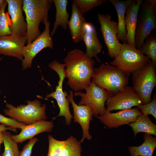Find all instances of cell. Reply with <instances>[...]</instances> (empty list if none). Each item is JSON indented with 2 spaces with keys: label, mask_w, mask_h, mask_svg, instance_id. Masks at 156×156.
<instances>
[{
  "label": "cell",
  "mask_w": 156,
  "mask_h": 156,
  "mask_svg": "<svg viewBox=\"0 0 156 156\" xmlns=\"http://www.w3.org/2000/svg\"><path fill=\"white\" fill-rule=\"evenodd\" d=\"M53 0H23V9L27 25L25 36L29 44L40 35L39 25L49 20L48 12Z\"/></svg>",
  "instance_id": "7a4b0ae2"
},
{
  "label": "cell",
  "mask_w": 156,
  "mask_h": 156,
  "mask_svg": "<svg viewBox=\"0 0 156 156\" xmlns=\"http://www.w3.org/2000/svg\"><path fill=\"white\" fill-rule=\"evenodd\" d=\"M132 0H108L113 5L116 11L118 18L117 38L122 43H127V32L125 25L126 10Z\"/></svg>",
  "instance_id": "7402d4cb"
},
{
  "label": "cell",
  "mask_w": 156,
  "mask_h": 156,
  "mask_svg": "<svg viewBox=\"0 0 156 156\" xmlns=\"http://www.w3.org/2000/svg\"><path fill=\"white\" fill-rule=\"evenodd\" d=\"M53 1L55 8L56 13L53 29L50 34L51 37L59 26L64 30L67 29L69 16L67 10L68 2L67 0H53Z\"/></svg>",
  "instance_id": "603a6c76"
},
{
  "label": "cell",
  "mask_w": 156,
  "mask_h": 156,
  "mask_svg": "<svg viewBox=\"0 0 156 156\" xmlns=\"http://www.w3.org/2000/svg\"><path fill=\"white\" fill-rule=\"evenodd\" d=\"M26 102L27 105H21L17 107L6 103V108L3 111L4 113L10 118L26 125L46 120L47 117L45 104L42 105L40 101L36 99Z\"/></svg>",
  "instance_id": "277c9868"
},
{
  "label": "cell",
  "mask_w": 156,
  "mask_h": 156,
  "mask_svg": "<svg viewBox=\"0 0 156 156\" xmlns=\"http://www.w3.org/2000/svg\"><path fill=\"white\" fill-rule=\"evenodd\" d=\"M66 64L67 84L75 92L85 90L91 83L95 62L85 53L75 49L69 52L64 60Z\"/></svg>",
  "instance_id": "6da1fadb"
},
{
  "label": "cell",
  "mask_w": 156,
  "mask_h": 156,
  "mask_svg": "<svg viewBox=\"0 0 156 156\" xmlns=\"http://www.w3.org/2000/svg\"><path fill=\"white\" fill-rule=\"evenodd\" d=\"M142 0H132L126 10L125 25L127 32V43L135 47V35L140 6Z\"/></svg>",
  "instance_id": "ffe728a7"
},
{
  "label": "cell",
  "mask_w": 156,
  "mask_h": 156,
  "mask_svg": "<svg viewBox=\"0 0 156 156\" xmlns=\"http://www.w3.org/2000/svg\"><path fill=\"white\" fill-rule=\"evenodd\" d=\"M48 139L47 156H81V143L73 136L65 140L60 141L49 135Z\"/></svg>",
  "instance_id": "4fadbf2b"
},
{
  "label": "cell",
  "mask_w": 156,
  "mask_h": 156,
  "mask_svg": "<svg viewBox=\"0 0 156 156\" xmlns=\"http://www.w3.org/2000/svg\"><path fill=\"white\" fill-rule=\"evenodd\" d=\"M82 41L86 46V56L90 59L94 57L101 62L97 55L101 51L103 46L98 37L95 26L90 22L87 21L85 24Z\"/></svg>",
  "instance_id": "ac0fdd59"
},
{
  "label": "cell",
  "mask_w": 156,
  "mask_h": 156,
  "mask_svg": "<svg viewBox=\"0 0 156 156\" xmlns=\"http://www.w3.org/2000/svg\"><path fill=\"white\" fill-rule=\"evenodd\" d=\"M156 68L151 60L141 69L132 74V88L140 97L142 104L150 102L153 90L156 86Z\"/></svg>",
  "instance_id": "8992f818"
},
{
  "label": "cell",
  "mask_w": 156,
  "mask_h": 156,
  "mask_svg": "<svg viewBox=\"0 0 156 156\" xmlns=\"http://www.w3.org/2000/svg\"><path fill=\"white\" fill-rule=\"evenodd\" d=\"M71 8V15L68 26L73 41L77 43L83 40L84 26L87 21L74 0Z\"/></svg>",
  "instance_id": "44dd1931"
},
{
  "label": "cell",
  "mask_w": 156,
  "mask_h": 156,
  "mask_svg": "<svg viewBox=\"0 0 156 156\" xmlns=\"http://www.w3.org/2000/svg\"><path fill=\"white\" fill-rule=\"evenodd\" d=\"M85 90V93L79 91L73 93L75 96L81 97L78 105L90 106L93 109L94 116L96 117L103 115L106 111L105 103L112 96L104 89L96 85L92 81Z\"/></svg>",
  "instance_id": "9c48e42d"
},
{
  "label": "cell",
  "mask_w": 156,
  "mask_h": 156,
  "mask_svg": "<svg viewBox=\"0 0 156 156\" xmlns=\"http://www.w3.org/2000/svg\"><path fill=\"white\" fill-rule=\"evenodd\" d=\"M44 25V29L40 36L24 47L23 59L22 61V70L31 67L34 58L44 49L53 48V40L50 33V23L48 21Z\"/></svg>",
  "instance_id": "8fae6325"
},
{
  "label": "cell",
  "mask_w": 156,
  "mask_h": 156,
  "mask_svg": "<svg viewBox=\"0 0 156 156\" xmlns=\"http://www.w3.org/2000/svg\"><path fill=\"white\" fill-rule=\"evenodd\" d=\"M4 152L1 156H19L20 153L17 144L12 139L11 133L5 131L2 132Z\"/></svg>",
  "instance_id": "4316f807"
},
{
  "label": "cell",
  "mask_w": 156,
  "mask_h": 156,
  "mask_svg": "<svg viewBox=\"0 0 156 156\" xmlns=\"http://www.w3.org/2000/svg\"><path fill=\"white\" fill-rule=\"evenodd\" d=\"M97 16L101 25L100 30L108 54L111 57L115 58L120 52L121 45L117 38L118 23L112 20V17L109 14H99Z\"/></svg>",
  "instance_id": "30bf717a"
},
{
  "label": "cell",
  "mask_w": 156,
  "mask_h": 156,
  "mask_svg": "<svg viewBox=\"0 0 156 156\" xmlns=\"http://www.w3.org/2000/svg\"><path fill=\"white\" fill-rule=\"evenodd\" d=\"M1 6H0V10L1 8Z\"/></svg>",
  "instance_id": "8d00e7d4"
},
{
  "label": "cell",
  "mask_w": 156,
  "mask_h": 156,
  "mask_svg": "<svg viewBox=\"0 0 156 156\" xmlns=\"http://www.w3.org/2000/svg\"><path fill=\"white\" fill-rule=\"evenodd\" d=\"M106 110H123L131 108L142 104L139 96L134 92L131 87L128 85L110 97L106 101Z\"/></svg>",
  "instance_id": "7c38bea8"
},
{
  "label": "cell",
  "mask_w": 156,
  "mask_h": 156,
  "mask_svg": "<svg viewBox=\"0 0 156 156\" xmlns=\"http://www.w3.org/2000/svg\"><path fill=\"white\" fill-rule=\"evenodd\" d=\"M150 59L135 46L125 43H121L119 53L110 64L130 75L146 65Z\"/></svg>",
  "instance_id": "52a82bcc"
},
{
  "label": "cell",
  "mask_w": 156,
  "mask_h": 156,
  "mask_svg": "<svg viewBox=\"0 0 156 156\" xmlns=\"http://www.w3.org/2000/svg\"><path fill=\"white\" fill-rule=\"evenodd\" d=\"M53 127V122L52 121L38 122L26 125L21 130L20 133L16 135H12L11 137L17 144L21 143L27 140L31 139L41 133L51 132Z\"/></svg>",
  "instance_id": "d6986e66"
},
{
  "label": "cell",
  "mask_w": 156,
  "mask_h": 156,
  "mask_svg": "<svg viewBox=\"0 0 156 156\" xmlns=\"http://www.w3.org/2000/svg\"><path fill=\"white\" fill-rule=\"evenodd\" d=\"M144 141L138 146H129L128 150L130 156H153L156 147V138L144 133Z\"/></svg>",
  "instance_id": "cb8c5ba5"
},
{
  "label": "cell",
  "mask_w": 156,
  "mask_h": 156,
  "mask_svg": "<svg viewBox=\"0 0 156 156\" xmlns=\"http://www.w3.org/2000/svg\"><path fill=\"white\" fill-rule=\"evenodd\" d=\"M83 15L94 8L105 3V0H74Z\"/></svg>",
  "instance_id": "f1b7e54d"
},
{
  "label": "cell",
  "mask_w": 156,
  "mask_h": 156,
  "mask_svg": "<svg viewBox=\"0 0 156 156\" xmlns=\"http://www.w3.org/2000/svg\"><path fill=\"white\" fill-rule=\"evenodd\" d=\"M27 42L25 36L18 37L12 34L0 37V54L23 59V49Z\"/></svg>",
  "instance_id": "e0dca14e"
},
{
  "label": "cell",
  "mask_w": 156,
  "mask_h": 156,
  "mask_svg": "<svg viewBox=\"0 0 156 156\" xmlns=\"http://www.w3.org/2000/svg\"><path fill=\"white\" fill-rule=\"evenodd\" d=\"M3 143V139L2 137V132L0 133V146L1 144Z\"/></svg>",
  "instance_id": "836d02e7"
},
{
  "label": "cell",
  "mask_w": 156,
  "mask_h": 156,
  "mask_svg": "<svg viewBox=\"0 0 156 156\" xmlns=\"http://www.w3.org/2000/svg\"><path fill=\"white\" fill-rule=\"evenodd\" d=\"M5 0H0V5L2 7L4 4Z\"/></svg>",
  "instance_id": "e575fe53"
},
{
  "label": "cell",
  "mask_w": 156,
  "mask_h": 156,
  "mask_svg": "<svg viewBox=\"0 0 156 156\" xmlns=\"http://www.w3.org/2000/svg\"><path fill=\"white\" fill-rule=\"evenodd\" d=\"M137 107L144 115L151 114L156 119V96L154 94L152 100L145 104H141Z\"/></svg>",
  "instance_id": "f546056e"
},
{
  "label": "cell",
  "mask_w": 156,
  "mask_h": 156,
  "mask_svg": "<svg viewBox=\"0 0 156 156\" xmlns=\"http://www.w3.org/2000/svg\"><path fill=\"white\" fill-rule=\"evenodd\" d=\"M38 141V139L36 137L30 140L24 145L19 156H31L33 147Z\"/></svg>",
  "instance_id": "1f68e13d"
},
{
  "label": "cell",
  "mask_w": 156,
  "mask_h": 156,
  "mask_svg": "<svg viewBox=\"0 0 156 156\" xmlns=\"http://www.w3.org/2000/svg\"><path fill=\"white\" fill-rule=\"evenodd\" d=\"M155 0H145L140 5L135 35V47L140 49L156 28Z\"/></svg>",
  "instance_id": "5b68a950"
},
{
  "label": "cell",
  "mask_w": 156,
  "mask_h": 156,
  "mask_svg": "<svg viewBox=\"0 0 156 156\" xmlns=\"http://www.w3.org/2000/svg\"><path fill=\"white\" fill-rule=\"evenodd\" d=\"M7 5L5 0L0 10V37L11 34L10 19L5 11Z\"/></svg>",
  "instance_id": "83f0119b"
},
{
  "label": "cell",
  "mask_w": 156,
  "mask_h": 156,
  "mask_svg": "<svg viewBox=\"0 0 156 156\" xmlns=\"http://www.w3.org/2000/svg\"><path fill=\"white\" fill-rule=\"evenodd\" d=\"M7 130H10L13 131L14 132H16V129L8 127H7L5 125L2 124H0V133L2 132Z\"/></svg>",
  "instance_id": "d6a6232c"
},
{
  "label": "cell",
  "mask_w": 156,
  "mask_h": 156,
  "mask_svg": "<svg viewBox=\"0 0 156 156\" xmlns=\"http://www.w3.org/2000/svg\"><path fill=\"white\" fill-rule=\"evenodd\" d=\"M142 114L137 107H135L114 113L106 111L103 115L96 118L108 129L117 128L134 122L139 116Z\"/></svg>",
  "instance_id": "5bb4252c"
},
{
  "label": "cell",
  "mask_w": 156,
  "mask_h": 156,
  "mask_svg": "<svg viewBox=\"0 0 156 156\" xmlns=\"http://www.w3.org/2000/svg\"><path fill=\"white\" fill-rule=\"evenodd\" d=\"M2 59V58L0 57V61ZM1 90L0 88V93H1Z\"/></svg>",
  "instance_id": "d590c367"
},
{
  "label": "cell",
  "mask_w": 156,
  "mask_h": 156,
  "mask_svg": "<svg viewBox=\"0 0 156 156\" xmlns=\"http://www.w3.org/2000/svg\"><path fill=\"white\" fill-rule=\"evenodd\" d=\"M8 13L10 17L11 34L18 37L25 36L27 25L23 14V0H6Z\"/></svg>",
  "instance_id": "2e32d148"
},
{
  "label": "cell",
  "mask_w": 156,
  "mask_h": 156,
  "mask_svg": "<svg viewBox=\"0 0 156 156\" xmlns=\"http://www.w3.org/2000/svg\"><path fill=\"white\" fill-rule=\"evenodd\" d=\"M73 95V92L70 90L67 98L73 108L74 122L78 123L82 128L83 135L80 141L81 143L85 139L90 140L92 138L89 130L90 122L93 120L94 112L92 109L88 105H77L74 101Z\"/></svg>",
  "instance_id": "9a60e30c"
},
{
  "label": "cell",
  "mask_w": 156,
  "mask_h": 156,
  "mask_svg": "<svg viewBox=\"0 0 156 156\" xmlns=\"http://www.w3.org/2000/svg\"><path fill=\"white\" fill-rule=\"evenodd\" d=\"M128 125L132 128L134 137L140 132L156 136V125L152 122L148 115H140L134 122Z\"/></svg>",
  "instance_id": "d4e9b609"
},
{
  "label": "cell",
  "mask_w": 156,
  "mask_h": 156,
  "mask_svg": "<svg viewBox=\"0 0 156 156\" xmlns=\"http://www.w3.org/2000/svg\"><path fill=\"white\" fill-rule=\"evenodd\" d=\"M49 67L55 71L59 77L58 85L56 86L55 91L47 94L46 97L54 99L57 101L60 109V112L57 116L54 119L58 116H64L65 118V123L66 125H70L73 118L69 109L70 101L67 96V92L63 90V83L64 79L67 77L66 71V64H61L56 60H54L49 63Z\"/></svg>",
  "instance_id": "ba28073f"
},
{
  "label": "cell",
  "mask_w": 156,
  "mask_h": 156,
  "mask_svg": "<svg viewBox=\"0 0 156 156\" xmlns=\"http://www.w3.org/2000/svg\"><path fill=\"white\" fill-rule=\"evenodd\" d=\"M0 123L5 126L14 129H18L22 130L26 125L21 123L10 118L6 117L0 114Z\"/></svg>",
  "instance_id": "4dcf8cb0"
},
{
  "label": "cell",
  "mask_w": 156,
  "mask_h": 156,
  "mask_svg": "<svg viewBox=\"0 0 156 156\" xmlns=\"http://www.w3.org/2000/svg\"><path fill=\"white\" fill-rule=\"evenodd\" d=\"M130 75L116 66L102 64L94 68L92 81L112 96L128 85Z\"/></svg>",
  "instance_id": "3957f363"
},
{
  "label": "cell",
  "mask_w": 156,
  "mask_h": 156,
  "mask_svg": "<svg viewBox=\"0 0 156 156\" xmlns=\"http://www.w3.org/2000/svg\"><path fill=\"white\" fill-rule=\"evenodd\" d=\"M139 50L144 54L146 55L156 67V35L155 33L151 34L144 40Z\"/></svg>",
  "instance_id": "484cf974"
}]
</instances>
